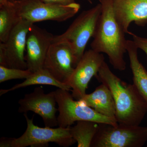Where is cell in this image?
I'll return each mask as SVG.
<instances>
[{
  "instance_id": "8992f818",
  "label": "cell",
  "mask_w": 147,
  "mask_h": 147,
  "mask_svg": "<svg viewBox=\"0 0 147 147\" xmlns=\"http://www.w3.org/2000/svg\"><path fill=\"white\" fill-rule=\"evenodd\" d=\"M147 141V127L99 123L91 147H142Z\"/></svg>"
},
{
  "instance_id": "ba28073f",
  "label": "cell",
  "mask_w": 147,
  "mask_h": 147,
  "mask_svg": "<svg viewBox=\"0 0 147 147\" xmlns=\"http://www.w3.org/2000/svg\"><path fill=\"white\" fill-rule=\"evenodd\" d=\"M34 24L22 19L11 32L5 42L0 43V65L27 69L25 59L27 35Z\"/></svg>"
},
{
  "instance_id": "277c9868",
  "label": "cell",
  "mask_w": 147,
  "mask_h": 147,
  "mask_svg": "<svg viewBox=\"0 0 147 147\" xmlns=\"http://www.w3.org/2000/svg\"><path fill=\"white\" fill-rule=\"evenodd\" d=\"M58 106V126L69 127L75 122L90 121L98 123L116 125L118 124L113 119L99 114L80 100H76L69 91L58 88L55 91Z\"/></svg>"
},
{
  "instance_id": "8fae6325",
  "label": "cell",
  "mask_w": 147,
  "mask_h": 147,
  "mask_svg": "<svg viewBox=\"0 0 147 147\" xmlns=\"http://www.w3.org/2000/svg\"><path fill=\"white\" fill-rule=\"evenodd\" d=\"M55 35L33 24L27 35L25 59L27 69L32 73L43 68L47 52Z\"/></svg>"
},
{
  "instance_id": "e0dca14e",
  "label": "cell",
  "mask_w": 147,
  "mask_h": 147,
  "mask_svg": "<svg viewBox=\"0 0 147 147\" xmlns=\"http://www.w3.org/2000/svg\"><path fill=\"white\" fill-rule=\"evenodd\" d=\"M36 85H50L57 87L58 88L71 91V88L68 85L59 82L48 70L43 68L32 74L22 83L16 84L8 89L0 90V96L18 89Z\"/></svg>"
},
{
  "instance_id": "3957f363",
  "label": "cell",
  "mask_w": 147,
  "mask_h": 147,
  "mask_svg": "<svg viewBox=\"0 0 147 147\" xmlns=\"http://www.w3.org/2000/svg\"><path fill=\"white\" fill-rule=\"evenodd\" d=\"M101 11L100 3L84 11L63 33L54 36L53 42L64 41L71 47L75 67L85 53L88 42L93 36Z\"/></svg>"
},
{
  "instance_id": "7402d4cb",
  "label": "cell",
  "mask_w": 147,
  "mask_h": 147,
  "mask_svg": "<svg viewBox=\"0 0 147 147\" xmlns=\"http://www.w3.org/2000/svg\"><path fill=\"white\" fill-rule=\"evenodd\" d=\"M12 138L2 137L0 140V147H11Z\"/></svg>"
},
{
  "instance_id": "9a60e30c",
  "label": "cell",
  "mask_w": 147,
  "mask_h": 147,
  "mask_svg": "<svg viewBox=\"0 0 147 147\" xmlns=\"http://www.w3.org/2000/svg\"><path fill=\"white\" fill-rule=\"evenodd\" d=\"M138 50L133 40H127V53L133 75V84L147 103V71L139 60Z\"/></svg>"
},
{
  "instance_id": "603a6c76",
  "label": "cell",
  "mask_w": 147,
  "mask_h": 147,
  "mask_svg": "<svg viewBox=\"0 0 147 147\" xmlns=\"http://www.w3.org/2000/svg\"><path fill=\"white\" fill-rule=\"evenodd\" d=\"M17 1V0H0V2H2L5 1Z\"/></svg>"
},
{
  "instance_id": "44dd1931",
  "label": "cell",
  "mask_w": 147,
  "mask_h": 147,
  "mask_svg": "<svg viewBox=\"0 0 147 147\" xmlns=\"http://www.w3.org/2000/svg\"><path fill=\"white\" fill-rule=\"evenodd\" d=\"M47 2L56 3L61 4L68 5L75 2V0H43ZM90 3H92V0H86Z\"/></svg>"
},
{
  "instance_id": "9c48e42d",
  "label": "cell",
  "mask_w": 147,
  "mask_h": 147,
  "mask_svg": "<svg viewBox=\"0 0 147 147\" xmlns=\"http://www.w3.org/2000/svg\"><path fill=\"white\" fill-rule=\"evenodd\" d=\"M104 61L102 53L92 49L85 52L66 83L71 88L74 99L80 100L86 94L89 83L93 77L96 76Z\"/></svg>"
},
{
  "instance_id": "52a82bcc",
  "label": "cell",
  "mask_w": 147,
  "mask_h": 147,
  "mask_svg": "<svg viewBox=\"0 0 147 147\" xmlns=\"http://www.w3.org/2000/svg\"><path fill=\"white\" fill-rule=\"evenodd\" d=\"M24 116L27 122L26 129L21 137L12 138L11 147H47L49 143L68 147L76 143L71 136L69 127H40L34 123L33 118H29L27 113H24Z\"/></svg>"
},
{
  "instance_id": "2e32d148",
  "label": "cell",
  "mask_w": 147,
  "mask_h": 147,
  "mask_svg": "<svg viewBox=\"0 0 147 147\" xmlns=\"http://www.w3.org/2000/svg\"><path fill=\"white\" fill-rule=\"evenodd\" d=\"M22 18L13 1L0 2V42H5Z\"/></svg>"
},
{
  "instance_id": "7a4b0ae2",
  "label": "cell",
  "mask_w": 147,
  "mask_h": 147,
  "mask_svg": "<svg viewBox=\"0 0 147 147\" xmlns=\"http://www.w3.org/2000/svg\"><path fill=\"white\" fill-rule=\"evenodd\" d=\"M98 1L101 6V13L91 47L95 52L107 55L110 64L115 69L123 71L126 68L124 59L127 42L125 33L115 17L113 0Z\"/></svg>"
},
{
  "instance_id": "cb8c5ba5",
  "label": "cell",
  "mask_w": 147,
  "mask_h": 147,
  "mask_svg": "<svg viewBox=\"0 0 147 147\" xmlns=\"http://www.w3.org/2000/svg\"></svg>"
},
{
  "instance_id": "d6986e66",
  "label": "cell",
  "mask_w": 147,
  "mask_h": 147,
  "mask_svg": "<svg viewBox=\"0 0 147 147\" xmlns=\"http://www.w3.org/2000/svg\"><path fill=\"white\" fill-rule=\"evenodd\" d=\"M32 72L29 69L10 68L0 65V83L17 79H26Z\"/></svg>"
},
{
  "instance_id": "5b68a950",
  "label": "cell",
  "mask_w": 147,
  "mask_h": 147,
  "mask_svg": "<svg viewBox=\"0 0 147 147\" xmlns=\"http://www.w3.org/2000/svg\"><path fill=\"white\" fill-rule=\"evenodd\" d=\"M13 1L20 17L33 24L46 21L63 22L73 17L81 8L80 5L76 2L63 5L43 0Z\"/></svg>"
},
{
  "instance_id": "30bf717a",
  "label": "cell",
  "mask_w": 147,
  "mask_h": 147,
  "mask_svg": "<svg viewBox=\"0 0 147 147\" xmlns=\"http://www.w3.org/2000/svg\"><path fill=\"white\" fill-rule=\"evenodd\" d=\"M19 113L32 111L42 118L45 126H58L56 113L57 103L55 91L45 93L42 87H36L30 93L27 94L18 100Z\"/></svg>"
},
{
  "instance_id": "ffe728a7",
  "label": "cell",
  "mask_w": 147,
  "mask_h": 147,
  "mask_svg": "<svg viewBox=\"0 0 147 147\" xmlns=\"http://www.w3.org/2000/svg\"><path fill=\"white\" fill-rule=\"evenodd\" d=\"M129 35L132 36V40L138 49L144 51L147 57V37L139 36L131 32Z\"/></svg>"
},
{
  "instance_id": "4fadbf2b",
  "label": "cell",
  "mask_w": 147,
  "mask_h": 147,
  "mask_svg": "<svg viewBox=\"0 0 147 147\" xmlns=\"http://www.w3.org/2000/svg\"><path fill=\"white\" fill-rule=\"evenodd\" d=\"M115 17L125 34L132 22L137 26L147 24V0H113Z\"/></svg>"
},
{
  "instance_id": "7c38bea8",
  "label": "cell",
  "mask_w": 147,
  "mask_h": 147,
  "mask_svg": "<svg viewBox=\"0 0 147 147\" xmlns=\"http://www.w3.org/2000/svg\"><path fill=\"white\" fill-rule=\"evenodd\" d=\"M75 67L73 52L68 43L53 42L47 52L43 68L58 81L66 84Z\"/></svg>"
},
{
  "instance_id": "6da1fadb",
  "label": "cell",
  "mask_w": 147,
  "mask_h": 147,
  "mask_svg": "<svg viewBox=\"0 0 147 147\" xmlns=\"http://www.w3.org/2000/svg\"><path fill=\"white\" fill-rule=\"evenodd\" d=\"M95 77L109 88L113 94L118 123L140 125L147 113V103L134 84L121 80L111 71L105 61Z\"/></svg>"
},
{
  "instance_id": "5bb4252c",
  "label": "cell",
  "mask_w": 147,
  "mask_h": 147,
  "mask_svg": "<svg viewBox=\"0 0 147 147\" xmlns=\"http://www.w3.org/2000/svg\"><path fill=\"white\" fill-rule=\"evenodd\" d=\"M80 100L99 114L116 120L114 98L105 84L101 83L94 91L89 94H86Z\"/></svg>"
},
{
  "instance_id": "ac0fdd59",
  "label": "cell",
  "mask_w": 147,
  "mask_h": 147,
  "mask_svg": "<svg viewBox=\"0 0 147 147\" xmlns=\"http://www.w3.org/2000/svg\"><path fill=\"white\" fill-rule=\"evenodd\" d=\"M99 123L90 121H77L73 127H69L70 133L78 147H91L93 139L98 130Z\"/></svg>"
}]
</instances>
